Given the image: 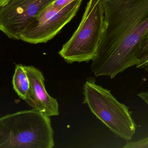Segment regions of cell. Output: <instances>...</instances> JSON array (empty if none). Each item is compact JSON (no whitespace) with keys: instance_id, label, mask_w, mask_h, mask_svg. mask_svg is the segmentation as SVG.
<instances>
[{"instance_id":"obj_12","label":"cell","mask_w":148,"mask_h":148,"mask_svg":"<svg viewBox=\"0 0 148 148\" xmlns=\"http://www.w3.org/2000/svg\"><path fill=\"white\" fill-rule=\"evenodd\" d=\"M137 96L148 105V91L140 92Z\"/></svg>"},{"instance_id":"obj_11","label":"cell","mask_w":148,"mask_h":148,"mask_svg":"<svg viewBox=\"0 0 148 148\" xmlns=\"http://www.w3.org/2000/svg\"><path fill=\"white\" fill-rule=\"evenodd\" d=\"M75 0H56L52 4L55 7L63 8Z\"/></svg>"},{"instance_id":"obj_4","label":"cell","mask_w":148,"mask_h":148,"mask_svg":"<svg viewBox=\"0 0 148 148\" xmlns=\"http://www.w3.org/2000/svg\"><path fill=\"white\" fill-rule=\"evenodd\" d=\"M102 0H90L82 21L59 54L68 63L89 62L98 49L104 29Z\"/></svg>"},{"instance_id":"obj_7","label":"cell","mask_w":148,"mask_h":148,"mask_svg":"<svg viewBox=\"0 0 148 148\" xmlns=\"http://www.w3.org/2000/svg\"><path fill=\"white\" fill-rule=\"evenodd\" d=\"M29 81V88L25 101L33 109L48 116H59V105L57 99L47 92L45 78L42 72L32 66H24Z\"/></svg>"},{"instance_id":"obj_9","label":"cell","mask_w":148,"mask_h":148,"mask_svg":"<svg viewBox=\"0 0 148 148\" xmlns=\"http://www.w3.org/2000/svg\"><path fill=\"white\" fill-rule=\"evenodd\" d=\"M137 63L136 67L143 69L148 71V34L140 46L136 55Z\"/></svg>"},{"instance_id":"obj_6","label":"cell","mask_w":148,"mask_h":148,"mask_svg":"<svg viewBox=\"0 0 148 148\" xmlns=\"http://www.w3.org/2000/svg\"><path fill=\"white\" fill-rule=\"evenodd\" d=\"M56 0H8L0 7V30L9 38L19 36L32 18Z\"/></svg>"},{"instance_id":"obj_1","label":"cell","mask_w":148,"mask_h":148,"mask_svg":"<svg viewBox=\"0 0 148 148\" xmlns=\"http://www.w3.org/2000/svg\"><path fill=\"white\" fill-rule=\"evenodd\" d=\"M104 29L92 60L95 77L113 79L136 66V55L148 34V0H102Z\"/></svg>"},{"instance_id":"obj_8","label":"cell","mask_w":148,"mask_h":148,"mask_svg":"<svg viewBox=\"0 0 148 148\" xmlns=\"http://www.w3.org/2000/svg\"><path fill=\"white\" fill-rule=\"evenodd\" d=\"M13 88L22 100L25 101L29 88V81L24 66L16 64L12 79Z\"/></svg>"},{"instance_id":"obj_3","label":"cell","mask_w":148,"mask_h":148,"mask_svg":"<svg viewBox=\"0 0 148 148\" xmlns=\"http://www.w3.org/2000/svg\"><path fill=\"white\" fill-rule=\"evenodd\" d=\"M83 95V103L97 119L118 137L131 140L136 125L127 106L119 102L110 90L97 85L94 77L85 82Z\"/></svg>"},{"instance_id":"obj_2","label":"cell","mask_w":148,"mask_h":148,"mask_svg":"<svg viewBox=\"0 0 148 148\" xmlns=\"http://www.w3.org/2000/svg\"><path fill=\"white\" fill-rule=\"evenodd\" d=\"M53 135L49 116L38 110L0 117V148H53Z\"/></svg>"},{"instance_id":"obj_5","label":"cell","mask_w":148,"mask_h":148,"mask_svg":"<svg viewBox=\"0 0 148 148\" xmlns=\"http://www.w3.org/2000/svg\"><path fill=\"white\" fill-rule=\"evenodd\" d=\"M83 0H75L63 8L51 3L32 18L21 32L19 40L32 44L53 39L74 18Z\"/></svg>"},{"instance_id":"obj_10","label":"cell","mask_w":148,"mask_h":148,"mask_svg":"<svg viewBox=\"0 0 148 148\" xmlns=\"http://www.w3.org/2000/svg\"><path fill=\"white\" fill-rule=\"evenodd\" d=\"M123 148H148V137L136 142H127Z\"/></svg>"}]
</instances>
